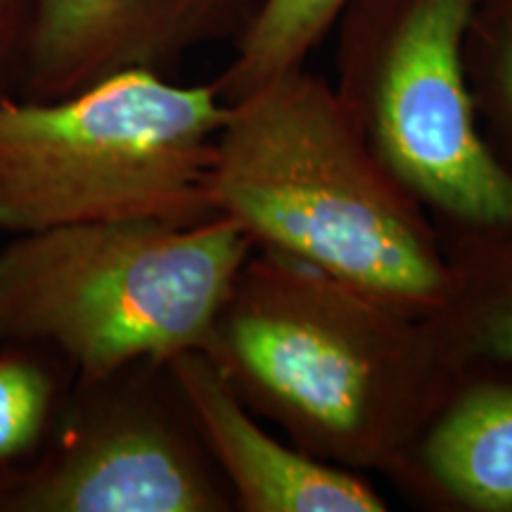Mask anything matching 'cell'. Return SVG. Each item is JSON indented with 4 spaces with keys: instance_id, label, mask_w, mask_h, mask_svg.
Instances as JSON below:
<instances>
[{
    "instance_id": "obj_5",
    "label": "cell",
    "mask_w": 512,
    "mask_h": 512,
    "mask_svg": "<svg viewBox=\"0 0 512 512\" xmlns=\"http://www.w3.org/2000/svg\"><path fill=\"white\" fill-rule=\"evenodd\" d=\"M479 0H349L337 81L358 131L444 228L512 223V174L489 150L465 72Z\"/></svg>"
},
{
    "instance_id": "obj_13",
    "label": "cell",
    "mask_w": 512,
    "mask_h": 512,
    "mask_svg": "<svg viewBox=\"0 0 512 512\" xmlns=\"http://www.w3.org/2000/svg\"><path fill=\"white\" fill-rule=\"evenodd\" d=\"M55 411V375L22 344H8L0 351V477L36 456Z\"/></svg>"
},
{
    "instance_id": "obj_1",
    "label": "cell",
    "mask_w": 512,
    "mask_h": 512,
    "mask_svg": "<svg viewBox=\"0 0 512 512\" xmlns=\"http://www.w3.org/2000/svg\"><path fill=\"white\" fill-rule=\"evenodd\" d=\"M202 354L290 444L384 475L465 377L432 316L264 249L235 275Z\"/></svg>"
},
{
    "instance_id": "obj_11",
    "label": "cell",
    "mask_w": 512,
    "mask_h": 512,
    "mask_svg": "<svg viewBox=\"0 0 512 512\" xmlns=\"http://www.w3.org/2000/svg\"><path fill=\"white\" fill-rule=\"evenodd\" d=\"M349 0H261L259 10L235 41V55L216 88L226 105L306 60L335 29Z\"/></svg>"
},
{
    "instance_id": "obj_8",
    "label": "cell",
    "mask_w": 512,
    "mask_h": 512,
    "mask_svg": "<svg viewBox=\"0 0 512 512\" xmlns=\"http://www.w3.org/2000/svg\"><path fill=\"white\" fill-rule=\"evenodd\" d=\"M185 413L242 512H384L380 491L358 472L325 463L273 437L202 351L164 363Z\"/></svg>"
},
{
    "instance_id": "obj_12",
    "label": "cell",
    "mask_w": 512,
    "mask_h": 512,
    "mask_svg": "<svg viewBox=\"0 0 512 512\" xmlns=\"http://www.w3.org/2000/svg\"><path fill=\"white\" fill-rule=\"evenodd\" d=\"M465 72L486 145L512 174V0H479L465 38Z\"/></svg>"
},
{
    "instance_id": "obj_6",
    "label": "cell",
    "mask_w": 512,
    "mask_h": 512,
    "mask_svg": "<svg viewBox=\"0 0 512 512\" xmlns=\"http://www.w3.org/2000/svg\"><path fill=\"white\" fill-rule=\"evenodd\" d=\"M93 396L60 444L0 477L3 512H226L221 472L181 408L131 384ZM181 399V396H178Z\"/></svg>"
},
{
    "instance_id": "obj_14",
    "label": "cell",
    "mask_w": 512,
    "mask_h": 512,
    "mask_svg": "<svg viewBox=\"0 0 512 512\" xmlns=\"http://www.w3.org/2000/svg\"><path fill=\"white\" fill-rule=\"evenodd\" d=\"M29 24V0H0V98L3 88L19 72Z\"/></svg>"
},
{
    "instance_id": "obj_4",
    "label": "cell",
    "mask_w": 512,
    "mask_h": 512,
    "mask_svg": "<svg viewBox=\"0 0 512 512\" xmlns=\"http://www.w3.org/2000/svg\"><path fill=\"white\" fill-rule=\"evenodd\" d=\"M230 105L216 83L126 69L55 100L0 98V230L195 223Z\"/></svg>"
},
{
    "instance_id": "obj_10",
    "label": "cell",
    "mask_w": 512,
    "mask_h": 512,
    "mask_svg": "<svg viewBox=\"0 0 512 512\" xmlns=\"http://www.w3.org/2000/svg\"><path fill=\"white\" fill-rule=\"evenodd\" d=\"M446 304L434 320L463 373L512 377V223L444 228Z\"/></svg>"
},
{
    "instance_id": "obj_3",
    "label": "cell",
    "mask_w": 512,
    "mask_h": 512,
    "mask_svg": "<svg viewBox=\"0 0 512 512\" xmlns=\"http://www.w3.org/2000/svg\"><path fill=\"white\" fill-rule=\"evenodd\" d=\"M254 252L238 223L112 221L0 247V342L53 347L83 384L204 351Z\"/></svg>"
},
{
    "instance_id": "obj_2",
    "label": "cell",
    "mask_w": 512,
    "mask_h": 512,
    "mask_svg": "<svg viewBox=\"0 0 512 512\" xmlns=\"http://www.w3.org/2000/svg\"><path fill=\"white\" fill-rule=\"evenodd\" d=\"M209 200L254 249L304 261L418 316L448 294L441 230L306 67L230 102Z\"/></svg>"
},
{
    "instance_id": "obj_9",
    "label": "cell",
    "mask_w": 512,
    "mask_h": 512,
    "mask_svg": "<svg viewBox=\"0 0 512 512\" xmlns=\"http://www.w3.org/2000/svg\"><path fill=\"white\" fill-rule=\"evenodd\" d=\"M389 479L437 510L512 512V377L467 373Z\"/></svg>"
},
{
    "instance_id": "obj_7",
    "label": "cell",
    "mask_w": 512,
    "mask_h": 512,
    "mask_svg": "<svg viewBox=\"0 0 512 512\" xmlns=\"http://www.w3.org/2000/svg\"><path fill=\"white\" fill-rule=\"evenodd\" d=\"M261 0H29L24 91L55 100L126 69L162 72L207 43L238 41Z\"/></svg>"
}]
</instances>
